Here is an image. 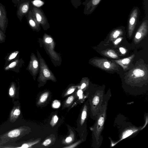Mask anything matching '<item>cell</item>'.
<instances>
[{
  "mask_svg": "<svg viewBox=\"0 0 148 148\" xmlns=\"http://www.w3.org/2000/svg\"><path fill=\"white\" fill-rule=\"evenodd\" d=\"M27 130L25 127L21 126L6 132L0 137V146L7 142L12 143L16 141L25 134Z\"/></svg>",
  "mask_w": 148,
  "mask_h": 148,
  "instance_id": "cell-1",
  "label": "cell"
},
{
  "mask_svg": "<svg viewBox=\"0 0 148 148\" xmlns=\"http://www.w3.org/2000/svg\"><path fill=\"white\" fill-rule=\"evenodd\" d=\"M37 55L39 62L40 72L39 78L44 80L51 79L54 80L56 78L52 72L50 70L45 62L37 51Z\"/></svg>",
  "mask_w": 148,
  "mask_h": 148,
  "instance_id": "cell-2",
  "label": "cell"
},
{
  "mask_svg": "<svg viewBox=\"0 0 148 148\" xmlns=\"http://www.w3.org/2000/svg\"><path fill=\"white\" fill-rule=\"evenodd\" d=\"M31 10L37 22L44 30H47L50 28L47 18L41 9L34 6Z\"/></svg>",
  "mask_w": 148,
  "mask_h": 148,
  "instance_id": "cell-3",
  "label": "cell"
},
{
  "mask_svg": "<svg viewBox=\"0 0 148 148\" xmlns=\"http://www.w3.org/2000/svg\"><path fill=\"white\" fill-rule=\"evenodd\" d=\"M39 63L38 59L33 53L30 56V60L29 64L26 68L35 79L39 72Z\"/></svg>",
  "mask_w": 148,
  "mask_h": 148,
  "instance_id": "cell-4",
  "label": "cell"
},
{
  "mask_svg": "<svg viewBox=\"0 0 148 148\" xmlns=\"http://www.w3.org/2000/svg\"><path fill=\"white\" fill-rule=\"evenodd\" d=\"M30 1L31 0H21L17 5L16 15L20 21L29 11Z\"/></svg>",
  "mask_w": 148,
  "mask_h": 148,
  "instance_id": "cell-5",
  "label": "cell"
},
{
  "mask_svg": "<svg viewBox=\"0 0 148 148\" xmlns=\"http://www.w3.org/2000/svg\"><path fill=\"white\" fill-rule=\"evenodd\" d=\"M24 63V61L22 58L17 59L4 66L3 69L5 71H10L16 73H19L20 72V69Z\"/></svg>",
  "mask_w": 148,
  "mask_h": 148,
  "instance_id": "cell-6",
  "label": "cell"
},
{
  "mask_svg": "<svg viewBox=\"0 0 148 148\" xmlns=\"http://www.w3.org/2000/svg\"><path fill=\"white\" fill-rule=\"evenodd\" d=\"M8 23V20L5 7L0 2V28L5 34Z\"/></svg>",
  "mask_w": 148,
  "mask_h": 148,
  "instance_id": "cell-7",
  "label": "cell"
},
{
  "mask_svg": "<svg viewBox=\"0 0 148 148\" xmlns=\"http://www.w3.org/2000/svg\"><path fill=\"white\" fill-rule=\"evenodd\" d=\"M25 16L27 23L31 29L33 31L39 32L41 29L40 25L36 20L32 11L29 10Z\"/></svg>",
  "mask_w": 148,
  "mask_h": 148,
  "instance_id": "cell-8",
  "label": "cell"
},
{
  "mask_svg": "<svg viewBox=\"0 0 148 148\" xmlns=\"http://www.w3.org/2000/svg\"><path fill=\"white\" fill-rule=\"evenodd\" d=\"M138 14V10L136 8L132 11L130 14L128 24V32L130 36L132 34L136 23Z\"/></svg>",
  "mask_w": 148,
  "mask_h": 148,
  "instance_id": "cell-9",
  "label": "cell"
},
{
  "mask_svg": "<svg viewBox=\"0 0 148 148\" xmlns=\"http://www.w3.org/2000/svg\"><path fill=\"white\" fill-rule=\"evenodd\" d=\"M21 113L20 104H15L11 110L9 120L12 123L15 122L19 118Z\"/></svg>",
  "mask_w": 148,
  "mask_h": 148,
  "instance_id": "cell-10",
  "label": "cell"
},
{
  "mask_svg": "<svg viewBox=\"0 0 148 148\" xmlns=\"http://www.w3.org/2000/svg\"><path fill=\"white\" fill-rule=\"evenodd\" d=\"M19 87H17L16 83L14 82H11L8 88V93L9 96L14 100L18 97Z\"/></svg>",
  "mask_w": 148,
  "mask_h": 148,
  "instance_id": "cell-11",
  "label": "cell"
},
{
  "mask_svg": "<svg viewBox=\"0 0 148 148\" xmlns=\"http://www.w3.org/2000/svg\"><path fill=\"white\" fill-rule=\"evenodd\" d=\"M19 51L16 50L7 53L4 58L5 62L4 66L7 65L12 61L19 58Z\"/></svg>",
  "mask_w": 148,
  "mask_h": 148,
  "instance_id": "cell-12",
  "label": "cell"
},
{
  "mask_svg": "<svg viewBox=\"0 0 148 148\" xmlns=\"http://www.w3.org/2000/svg\"><path fill=\"white\" fill-rule=\"evenodd\" d=\"M147 21H145L142 23L138 29L135 35V38L137 40L140 39L147 32Z\"/></svg>",
  "mask_w": 148,
  "mask_h": 148,
  "instance_id": "cell-13",
  "label": "cell"
},
{
  "mask_svg": "<svg viewBox=\"0 0 148 148\" xmlns=\"http://www.w3.org/2000/svg\"><path fill=\"white\" fill-rule=\"evenodd\" d=\"M105 114V113H104L103 115L101 114L100 116L97 121L96 128L94 130H95V132H96L95 134H96L97 137H98V136L100 134V133L102 129L104 122Z\"/></svg>",
  "mask_w": 148,
  "mask_h": 148,
  "instance_id": "cell-14",
  "label": "cell"
},
{
  "mask_svg": "<svg viewBox=\"0 0 148 148\" xmlns=\"http://www.w3.org/2000/svg\"><path fill=\"white\" fill-rule=\"evenodd\" d=\"M133 74L136 77H142L145 75V72L142 70L139 69H136L133 71Z\"/></svg>",
  "mask_w": 148,
  "mask_h": 148,
  "instance_id": "cell-15",
  "label": "cell"
},
{
  "mask_svg": "<svg viewBox=\"0 0 148 148\" xmlns=\"http://www.w3.org/2000/svg\"><path fill=\"white\" fill-rule=\"evenodd\" d=\"M31 3L34 7L39 8L43 5L45 2L41 0H34Z\"/></svg>",
  "mask_w": 148,
  "mask_h": 148,
  "instance_id": "cell-16",
  "label": "cell"
},
{
  "mask_svg": "<svg viewBox=\"0 0 148 148\" xmlns=\"http://www.w3.org/2000/svg\"><path fill=\"white\" fill-rule=\"evenodd\" d=\"M116 61L122 66H123L127 65L130 63V58H125Z\"/></svg>",
  "mask_w": 148,
  "mask_h": 148,
  "instance_id": "cell-17",
  "label": "cell"
},
{
  "mask_svg": "<svg viewBox=\"0 0 148 148\" xmlns=\"http://www.w3.org/2000/svg\"><path fill=\"white\" fill-rule=\"evenodd\" d=\"M87 115L86 107V106H85L83 110L81 116V124L82 125L84 123V122L86 118Z\"/></svg>",
  "mask_w": 148,
  "mask_h": 148,
  "instance_id": "cell-18",
  "label": "cell"
},
{
  "mask_svg": "<svg viewBox=\"0 0 148 148\" xmlns=\"http://www.w3.org/2000/svg\"><path fill=\"white\" fill-rule=\"evenodd\" d=\"M38 142V141H36L34 142H29V143H23L21 144V145L20 146H19L17 148H28L30 147L32 145L36 144Z\"/></svg>",
  "mask_w": 148,
  "mask_h": 148,
  "instance_id": "cell-19",
  "label": "cell"
},
{
  "mask_svg": "<svg viewBox=\"0 0 148 148\" xmlns=\"http://www.w3.org/2000/svg\"><path fill=\"white\" fill-rule=\"evenodd\" d=\"M106 54L108 56L111 58H116L118 57L117 54L112 50H110L107 51Z\"/></svg>",
  "mask_w": 148,
  "mask_h": 148,
  "instance_id": "cell-20",
  "label": "cell"
},
{
  "mask_svg": "<svg viewBox=\"0 0 148 148\" xmlns=\"http://www.w3.org/2000/svg\"><path fill=\"white\" fill-rule=\"evenodd\" d=\"M49 94L47 92H46L43 94L41 96L40 99V101L41 103H43L47 100L48 96Z\"/></svg>",
  "mask_w": 148,
  "mask_h": 148,
  "instance_id": "cell-21",
  "label": "cell"
},
{
  "mask_svg": "<svg viewBox=\"0 0 148 148\" xmlns=\"http://www.w3.org/2000/svg\"><path fill=\"white\" fill-rule=\"evenodd\" d=\"M121 30L120 29H117L114 31L112 34V36L114 38L117 37L122 33Z\"/></svg>",
  "mask_w": 148,
  "mask_h": 148,
  "instance_id": "cell-22",
  "label": "cell"
},
{
  "mask_svg": "<svg viewBox=\"0 0 148 148\" xmlns=\"http://www.w3.org/2000/svg\"><path fill=\"white\" fill-rule=\"evenodd\" d=\"M6 35L0 28V43L5 42V40Z\"/></svg>",
  "mask_w": 148,
  "mask_h": 148,
  "instance_id": "cell-23",
  "label": "cell"
},
{
  "mask_svg": "<svg viewBox=\"0 0 148 148\" xmlns=\"http://www.w3.org/2000/svg\"><path fill=\"white\" fill-rule=\"evenodd\" d=\"M133 132V131L132 130H128L126 131L123 133L122 138L120 140H121L129 136Z\"/></svg>",
  "mask_w": 148,
  "mask_h": 148,
  "instance_id": "cell-24",
  "label": "cell"
},
{
  "mask_svg": "<svg viewBox=\"0 0 148 148\" xmlns=\"http://www.w3.org/2000/svg\"><path fill=\"white\" fill-rule=\"evenodd\" d=\"M60 105V102L57 100H54L52 103V107L54 108H58Z\"/></svg>",
  "mask_w": 148,
  "mask_h": 148,
  "instance_id": "cell-25",
  "label": "cell"
},
{
  "mask_svg": "<svg viewBox=\"0 0 148 148\" xmlns=\"http://www.w3.org/2000/svg\"><path fill=\"white\" fill-rule=\"evenodd\" d=\"M45 39V42L47 44H50L53 42V39L50 36H47Z\"/></svg>",
  "mask_w": 148,
  "mask_h": 148,
  "instance_id": "cell-26",
  "label": "cell"
},
{
  "mask_svg": "<svg viewBox=\"0 0 148 148\" xmlns=\"http://www.w3.org/2000/svg\"><path fill=\"white\" fill-rule=\"evenodd\" d=\"M103 67L106 69H109L111 68L112 65L108 61H105L103 63Z\"/></svg>",
  "mask_w": 148,
  "mask_h": 148,
  "instance_id": "cell-27",
  "label": "cell"
},
{
  "mask_svg": "<svg viewBox=\"0 0 148 148\" xmlns=\"http://www.w3.org/2000/svg\"><path fill=\"white\" fill-rule=\"evenodd\" d=\"M101 0H91V4L92 7H95L100 2Z\"/></svg>",
  "mask_w": 148,
  "mask_h": 148,
  "instance_id": "cell-28",
  "label": "cell"
},
{
  "mask_svg": "<svg viewBox=\"0 0 148 148\" xmlns=\"http://www.w3.org/2000/svg\"><path fill=\"white\" fill-rule=\"evenodd\" d=\"M99 97L97 96H95L93 99V104L95 105H97L99 103Z\"/></svg>",
  "mask_w": 148,
  "mask_h": 148,
  "instance_id": "cell-29",
  "label": "cell"
},
{
  "mask_svg": "<svg viewBox=\"0 0 148 148\" xmlns=\"http://www.w3.org/2000/svg\"><path fill=\"white\" fill-rule=\"evenodd\" d=\"M74 99V97L73 96H71L69 97L66 101V103L67 104L71 103L73 101Z\"/></svg>",
  "mask_w": 148,
  "mask_h": 148,
  "instance_id": "cell-30",
  "label": "cell"
},
{
  "mask_svg": "<svg viewBox=\"0 0 148 148\" xmlns=\"http://www.w3.org/2000/svg\"><path fill=\"white\" fill-rule=\"evenodd\" d=\"M51 143V140L49 139L46 140L42 143L44 146H47L50 144Z\"/></svg>",
  "mask_w": 148,
  "mask_h": 148,
  "instance_id": "cell-31",
  "label": "cell"
},
{
  "mask_svg": "<svg viewBox=\"0 0 148 148\" xmlns=\"http://www.w3.org/2000/svg\"><path fill=\"white\" fill-rule=\"evenodd\" d=\"M72 140V138L71 136L67 137L65 140V142L67 143H70Z\"/></svg>",
  "mask_w": 148,
  "mask_h": 148,
  "instance_id": "cell-32",
  "label": "cell"
},
{
  "mask_svg": "<svg viewBox=\"0 0 148 148\" xmlns=\"http://www.w3.org/2000/svg\"><path fill=\"white\" fill-rule=\"evenodd\" d=\"M120 51L122 54H124L126 53L125 49L123 47H120L119 48Z\"/></svg>",
  "mask_w": 148,
  "mask_h": 148,
  "instance_id": "cell-33",
  "label": "cell"
},
{
  "mask_svg": "<svg viewBox=\"0 0 148 148\" xmlns=\"http://www.w3.org/2000/svg\"><path fill=\"white\" fill-rule=\"evenodd\" d=\"M58 119V117L56 115L54 116L53 118V120L54 123H56L57 122Z\"/></svg>",
  "mask_w": 148,
  "mask_h": 148,
  "instance_id": "cell-34",
  "label": "cell"
},
{
  "mask_svg": "<svg viewBox=\"0 0 148 148\" xmlns=\"http://www.w3.org/2000/svg\"><path fill=\"white\" fill-rule=\"evenodd\" d=\"M20 0H12V1L13 3L14 4V6H16Z\"/></svg>",
  "mask_w": 148,
  "mask_h": 148,
  "instance_id": "cell-35",
  "label": "cell"
},
{
  "mask_svg": "<svg viewBox=\"0 0 148 148\" xmlns=\"http://www.w3.org/2000/svg\"><path fill=\"white\" fill-rule=\"evenodd\" d=\"M75 89L74 88H71L69 89L67 91V93L68 94H70L73 93Z\"/></svg>",
  "mask_w": 148,
  "mask_h": 148,
  "instance_id": "cell-36",
  "label": "cell"
},
{
  "mask_svg": "<svg viewBox=\"0 0 148 148\" xmlns=\"http://www.w3.org/2000/svg\"><path fill=\"white\" fill-rule=\"evenodd\" d=\"M121 40V38H119L117 39L114 42V43L115 45L117 44Z\"/></svg>",
  "mask_w": 148,
  "mask_h": 148,
  "instance_id": "cell-37",
  "label": "cell"
},
{
  "mask_svg": "<svg viewBox=\"0 0 148 148\" xmlns=\"http://www.w3.org/2000/svg\"><path fill=\"white\" fill-rule=\"evenodd\" d=\"M82 91L81 90H79L77 93L78 96H79V97H81V96H82Z\"/></svg>",
  "mask_w": 148,
  "mask_h": 148,
  "instance_id": "cell-38",
  "label": "cell"
},
{
  "mask_svg": "<svg viewBox=\"0 0 148 148\" xmlns=\"http://www.w3.org/2000/svg\"><path fill=\"white\" fill-rule=\"evenodd\" d=\"M86 86V84L85 83H83L81 86V89L84 88H85V87Z\"/></svg>",
  "mask_w": 148,
  "mask_h": 148,
  "instance_id": "cell-39",
  "label": "cell"
}]
</instances>
